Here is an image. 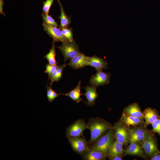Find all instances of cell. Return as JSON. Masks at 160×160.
Masks as SVG:
<instances>
[{
    "mask_svg": "<svg viewBox=\"0 0 160 160\" xmlns=\"http://www.w3.org/2000/svg\"><path fill=\"white\" fill-rule=\"evenodd\" d=\"M112 127L111 124L103 119L99 118L89 119L87 124V129L90 130L91 134L89 143L91 144L95 142Z\"/></svg>",
    "mask_w": 160,
    "mask_h": 160,
    "instance_id": "obj_1",
    "label": "cell"
},
{
    "mask_svg": "<svg viewBox=\"0 0 160 160\" xmlns=\"http://www.w3.org/2000/svg\"><path fill=\"white\" fill-rule=\"evenodd\" d=\"M114 130L112 128L94 143L90 149L102 152L107 155L114 140Z\"/></svg>",
    "mask_w": 160,
    "mask_h": 160,
    "instance_id": "obj_2",
    "label": "cell"
},
{
    "mask_svg": "<svg viewBox=\"0 0 160 160\" xmlns=\"http://www.w3.org/2000/svg\"><path fill=\"white\" fill-rule=\"evenodd\" d=\"M146 156L150 158L160 152L158 147L157 140L154 134L151 132L140 143Z\"/></svg>",
    "mask_w": 160,
    "mask_h": 160,
    "instance_id": "obj_3",
    "label": "cell"
},
{
    "mask_svg": "<svg viewBox=\"0 0 160 160\" xmlns=\"http://www.w3.org/2000/svg\"><path fill=\"white\" fill-rule=\"evenodd\" d=\"M129 128V143H141L151 132L145 127L144 124L135 127Z\"/></svg>",
    "mask_w": 160,
    "mask_h": 160,
    "instance_id": "obj_4",
    "label": "cell"
},
{
    "mask_svg": "<svg viewBox=\"0 0 160 160\" xmlns=\"http://www.w3.org/2000/svg\"><path fill=\"white\" fill-rule=\"evenodd\" d=\"M61 51L64 57V61L71 59L78 55L80 52L78 45L75 41H64L62 45L57 47Z\"/></svg>",
    "mask_w": 160,
    "mask_h": 160,
    "instance_id": "obj_5",
    "label": "cell"
},
{
    "mask_svg": "<svg viewBox=\"0 0 160 160\" xmlns=\"http://www.w3.org/2000/svg\"><path fill=\"white\" fill-rule=\"evenodd\" d=\"M87 128V124L82 119H79L68 127L66 129L67 138L83 137L84 130Z\"/></svg>",
    "mask_w": 160,
    "mask_h": 160,
    "instance_id": "obj_6",
    "label": "cell"
},
{
    "mask_svg": "<svg viewBox=\"0 0 160 160\" xmlns=\"http://www.w3.org/2000/svg\"><path fill=\"white\" fill-rule=\"evenodd\" d=\"M114 130V138L116 140L127 145L129 143V128L127 127L121 121L116 123L113 126Z\"/></svg>",
    "mask_w": 160,
    "mask_h": 160,
    "instance_id": "obj_7",
    "label": "cell"
},
{
    "mask_svg": "<svg viewBox=\"0 0 160 160\" xmlns=\"http://www.w3.org/2000/svg\"><path fill=\"white\" fill-rule=\"evenodd\" d=\"M111 75L102 70H97L95 74L92 75L89 80L90 85L96 88L100 85H104L110 82Z\"/></svg>",
    "mask_w": 160,
    "mask_h": 160,
    "instance_id": "obj_8",
    "label": "cell"
},
{
    "mask_svg": "<svg viewBox=\"0 0 160 160\" xmlns=\"http://www.w3.org/2000/svg\"><path fill=\"white\" fill-rule=\"evenodd\" d=\"M42 26L44 31L55 41H69L59 28L51 25L44 21L43 22Z\"/></svg>",
    "mask_w": 160,
    "mask_h": 160,
    "instance_id": "obj_9",
    "label": "cell"
},
{
    "mask_svg": "<svg viewBox=\"0 0 160 160\" xmlns=\"http://www.w3.org/2000/svg\"><path fill=\"white\" fill-rule=\"evenodd\" d=\"M68 139L73 150L79 154H84L89 149L86 140L83 137L70 138Z\"/></svg>",
    "mask_w": 160,
    "mask_h": 160,
    "instance_id": "obj_10",
    "label": "cell"
},
{
    "mask_svg": "<svg viewBox=\"0 0 160 160\" xmlns=\"http://www.w3.org/2000/svg\"><path fill=\"white\" fill-rule=\"evenodd\" d=\"M124 156H135L145 158L146 155L144 150L139 143H131L124 149Z\"/></svg>",
    "mask_w": 160,
    "mask_h": 160,
    "instance_id": "obj_11",
    "label": "cell"
},
{
    "mask_svg": "<svg viewBox=\"0 0 160 160\" xmlns=\"http://www.w3.org/2000/svg\"><path fill=\"white\" fill-rule=\"evenodd\" d=\"M70 60L68 65L74 69L82 68L88 66V57L82 53L80 52Z\"/></svg>",
    "mask_w": 160,
    "mask_h": 160,
    "instance_id": "obj_12",
    "label": "cell"
},
{
    "mask_svg": "<svg viewBox=\"0 0 160 160\" xmlns=\"http://www.w3.org/2000/svg\"><path fill=\"white\" fill-rule=\"evenodd\" d=\"M143 113L145 120L144 124L146 127L149 125L151 124L160 117L159 112L156 109L150 107L145 108Z\"/></svg>",
    "mask_w": 160,
    "mask_h": 160,
    "instance_id": "obj_13",
    "label": "cell"
},
{
    "mask_svg": "<svg viewBox=\"0 0 160 160\" xmlns=\"http://www.w3.org/2000/svg\"><path fill=\"white\" fill-rule=\"evenodd\" d=\"M127 127L130 126H139L144 123V119L134 117L124 113L122 114L120 121Z\"/></svg>",
    "mask_w": 160,
    "mask_h": 160,
    "instance_id": "obj_14",
    "label": "cell"
},
{
    "mask_svg": "<svg viewBox=\"0 0 160 160\" xmlns=\"http://www.w3.org/2000/svg\"><path fill=\"white\" fill-rule=\"evenodd\" d=\"M84 88L86 92L83 95L86 96L87 101L84 103L88 106H92L95 105V100L98 95L96 91V88L90 85L87 86Z\"/></svg>",
    "mask_w": 160,
    "mask_h": 160,
    "instance_id": "obj_15",
    "label": "cell"
},
{
    "mask_svg": "<svg viewBox=\"0 0 160 160\" xmlns=\"http://www.w3.org/2000/svg\"><path fill=\"white\" fill-rule=\"evenodd\" d=\"M123 113L134 117L144 119L143 112L137 103L131 104L126 107L123 110Z\"/></svg>",
    "mask_w": 160,
    "mask_h": 160,
    "instance_id": "obj_16",
    "label": "cell"
},
{
    "mask_svg": "<svg viewBox=\"0 0 160 160\" xmlns=\"http://www.w3.org/2000/svg\"><path fill=\"white\" fill-rule=\"evenodd\" d=\"M88 65L94 67L96 70L108 68L107 63L104 59L96 56L88 57Z\"/></svg>",
    "mask_w": 160,
    "mask_h": 160,
    "instance_id": "obj_17",
    "label": "cell"
},
{
    "mask_svg": "<svg viewBox=\"0 0 160 160\" xmlns=\"http://www.w3.org/2000/svg\"><path fill=\"white\" fill-rule=\"evenodd\" d=\"M123 145L122 143L116 140L110 147L107 154V156L110 159L115 156H121L124 152Z\"/></svg>",
    "mask_w": 160,
    "mask_h": 160,
    "instance_id": "obj_18",
    "label": "cell"
},
{
    "mask_svg": "<svg viewBox=\"0 0 160 160\" xmlns=\"http://www.w3.org/2000/svg\"><path fill=\"white\" fill-rule=\"evenodd\" d=\"M107 155L100 151L89 149L85 152L83 159L86 160H105Z\"/></svg>",
    "mask_w": 160,
    "mask_h": 160,
    "instance_id": "obj_19",
    "label": "cell"
},
{
    "mask_svg": "<svg viewBox=\"0 0 160 160\" xmlns=\"http://www.w3.org/2000/svg\"><path fill=\"white\" fill-rule=\"evenodd\" d=\"M80 84L81 81H80L74 89L65 94L61 93V95L67 96L73 101H75L77 103H78L80 101L83 100L80 97V96L83 95V94H81L80 93L81 88Z\"/></svg>",
    "mask_w": 160,
    "mask_h": 160,
    "instance_id": "obj_20",
    "label": "cell"
},
{
    "mask_svg": "<svg viewBox=\"0 0 160 160\" xmlns=\"http://www.w3.org/2000/svg\"><path fill=\"white\" fill-rule=\"evenodd\" d=\"M57 1L60 5L61 14L59 18L60 19V23L59 26V28L60 30L68 27L71 23V16L68 17L65 13L63 7L59 0H57Z\"/></svg>",
    "mask_w": 160,
    "mask_h": 160,
    "instance_id": "obj_21",
    "label": "cell"
},
{
    "mask_svg": "<svg viewBox=\"0 0 160 160\" xmlns=\"http://www.w3.org/2000/svg\"><path fill=\"white\" fill-rule=\"evenodd\" d=\"M55 41H52V48L50 49L48 53L46 54L44 57L48 61V63L52 65H55L58 63L56 61L55 58L56 52L55 51Z\"/></svg>",
    "mask_w": 160,
    "mask_h": 160,
    "instance_id": "obj_22",
    "label": "cell"
},
{
    "mask_svg": "<svg viewBox=\"0 0 160 160\" xmlns=\"http://www.w3.org/2000/svg\"><path fill=\"white\" fill-rule=\"evenodd\" d=\"M66 65V64L65 63L61 66H59L56 71L52 74L50 79L51 81L50 86H52L54 81L57 82L62 78L63 70Z\"/></svg>",
    "mask_w": 160,
    "mask_h": 160,
    "instance_id": "obj_23",
    "label": "cell"
},
{
    "mask_svg": "<svg viewBox=\"0 0 160 160\" xmlns=\"http://www.w3.org/2000/svg\"><path fill=\"white\" fill-rule=\"evenodd\" d=\"M46 87L47 90V96L48 100L50 102H52L59 95H61L60 93H56L52 88L51 86L46 85Z\"/></svg>",
    "mask_w": 160,
    "mask_h": 160,
    "instance_id": "obj_24",
    "label": "cell"
},
{
    "mask_svg": "<svg viewBox=\"0 0 160 160\" xmlns=\"http://www.w3.org/2000/svg\"><path fill=\"white\" fill-rule=\"evenodd\" d=\"M41 17L44 21L47 24L54 27H57V22L52 16L49 15L48 14L42 12Z\"/></svg>",
    "mask_w": 160,
    "mask_h": 160,
    "instance_id": "obj_25",
    "label": "cell"
},
{
    "mask_svg": "<svg viewBox=\"0 0 160 160\" xmlns=\"http://www.w3.org/2000/svg\"><path fill=\"white\" fill-rule=\"evenodd\" d=\"M57 65H52L49 63L46 65V69L44 73H47L48 75V79L49 80L52 74L56 71L59 67Z\"/></svg>",
    "mask_w": 160,
    "mask_h": 160,
    "instance_id": "obj_26",
    "label": "cell"
},
{
    "mask_svg": "<svg viewBox=\"0 0 160 160\" xmlns=\"http://www.w3.org/2000/svg\"><path fill=\"white\" fill-rule=\"evenodd\" d=\"M61 30L63 34L67 38L69 41H72L73 40L72 28L67 27Z\"/></svg>",
    "mask_w": 160,
    "mask_h": 160,
    "instance_id": "obj_27",
    "label": "cell"
},
{
    "mask_svg": "<svg viewBox=\"0 0 160 160\" xmlns=\"http://www.w3.org/2000/svg\"><path fill=\"white\" fill-rule=\"evenodd\" d=\"M152 129L151 131L153 133L158 134L160 137V117L152 124Z\"/></svg>",
    "mask_w": 160,
    "mask_h": 160,
    "instance_id": "obj_28",
    "label": "cell"
},
{
    "mask_svg": "<svg viewBox=\"0 0 160 160\" xmlns=\"http://www.w3.org/2000/svg\"><path fill=\"white\" fill-rule=\"evenodd\" d=\"M54 0H46L43 3L42 8L43 12L48 14L49 13V9L54 1Z\"/></svg>",
    "mask_w": 160,
    "mask_h": 160,
    "instance_id": "obj_29",
    "label": "cell"
},
{
    "mask_svg": "<svg viewBox=\"0 0 160 160\" xmlns=\"http://www.w3.org/2000/svg\"><path fill=\"white\" fill-rule=\"evenodd\" d=\"M4 4L3 0H0V13L2 14L4 16H5V14L3 12V5Z\"/></svg>",
    "mask_w": 160,
    "mask_h": 160,
    "instance_id": "obj_30",
    "label": "cell"
},
{
    "mask_svg": "<svg viewBox=\"0 0 160 160\" xmlns=\"http://www.w3.org/2000/svg\"><path fill=\"white\" fill-rule=\"evenodd\" d=\"M150 159L151 160H160V152Z\"/></svg>",
    "mask_w": 160,
    "mask_h": 160,
    "instance_id": "obj_31",
    "label": "cell"
},
{
    "mask_svg": "<svg viewBox=\"0 0 160 160\" xmlns=\"http://www.w3.org/2000/svg\"><path fill=\"white\" fill-rule=\"evenodd\" d=\"M109 159L111 160H122V159L121 158V156H115L113 157L110 159Z\"/></svg>",
    "mask_w": 160,
    "mask_h": 160,
    "instance_id": "obj_32",
    "label": "cell"
}]
</instances>
